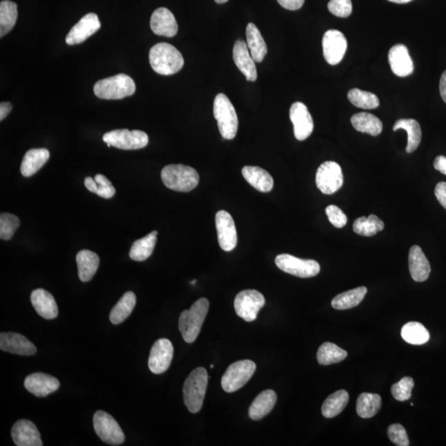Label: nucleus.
<instances>
[{
    "label": "nucleus",
    "instance_id": "f257e3e1",
    "mask_svg": "<svg viewBox=\"0 0 446 446\" xmlns=\"http://www.w3.org/2000/svg\"><path fill=\"white\" fill-rule=\"evenodd\" d=\"M149 61L154 72L162 76L176 74L185 64L182 54L174 45L166 43L152 47L149 53Z\"/></svg>",
    "mask_w": 446,
    "mask_h": 446
},
{
    "label": "nucleus",
    "instance_id": "f03ea898",
    "mask_svg": "<svg viewBox=\"0 0 446 446\" xmlns=\"http://www.w3.org/2000/svg\"><path fill=\"white\" fill-rule=\"evenodd\" d=\"M208 310L210 302L207 298H202L197 300L190 310L183 311L179 316V332L187 343H193L197 339Z\"/></svg>",
    "mask_w": 446,
    "mask_h": 446
},
{
    "label": "nucleus",
    "instance_id": "7ed1b4c3",
    "mask_svg": "<svg viewBox=\"0 0 446 446\" xmlns=\"http://www.w3.org/2000/svg\"><path fill=\"white\" fill-rule=\"evenodd\" d=\"M208 375L203 367L192 371L183 387V401L192 414H197L203 407L207 386Z\"/></svg>",
    "mask_w": 446,
    "mask_h": 446
},
{
    "label": "nucleus",
    "instance_id": "20e7f679",
    "mask_svg": "<svg viewBox=\"0 0 446 446\" xmlns=\"http://www.w3.org/2000/svg\"><path fill=\"white\" fill-rule=\"evenodd\" d=\"M161 179L170 190L190 192L198 186L199 176L197 170L185 165H169L161 170Z\"/></svg>",
    "mask_w": 446,
    "mask_h": 446
},
{
    "label": "nucleus",
    "instance_id": "39448f33",
    "mask_svg": "<svg viewBox=\"0 0 446 446\" xmlns=\"http://www.w3.org/2000/svg\"><path fill=\"white\" fill-rule=\"evenodd\" d=\"M135 91L134 81L124 74L99 81L94 87L95 95L103 99H122L132 95Z\"/></svg>",
    "mask_w": 446,
    "mask_h": 446
},
{
    "label": "nucleus",
    "instance_id": "423d86ee",
    "mask_svg": "<svg viewBox=\"0 0 446 446\" xmlns=\"http://www.w3.org/2000/svg\"><path fill=\"white\" fill-rule=\"evenodd\" d=\"M214 118L224 139H234L239 130V119L234 106L224 94L216 96L214 103Z\"/></svg>",
    "mask_w": 446,
    "mask_h": 446
},
{
    "label": "nucleus",
    "instance_id": "0eeeda50",
    "mask_svg": "<svg viewBox=\"0 0 446 446\" xmlns=\"http://www.w3.org/2000/svg\"><path fill=\"white\" fill-rule=\"evenodd\" d=\"M103 140L108 148L114 147L126 151L144 148L149 143L147 133L139 130L129 131L128 129L108 132L103 135Z\"/></svg>",
    "mask_w": 446,
    "mask_h": 446
},
{
    "label": "nucleus",
    "instance_id": "6e6552de",
    "mask_svg": "<svg viewBox=\"0 0 446 446\" xmlns=\"http://www.w3.org/2000/svg\"><path fill=\"white\" fill-rule=\"evenodd\" d=\"M256 369L255 363L249 360L233 363L222 378V387L227 393L239 390L253 376Z\"/></svg>",
    "mask_w": 446,
    "mask_h": 446
},
{
    "label": "nucleus",
    "instance_id": "1a4fd4ad",
    "mask_svg": "<svg viewBox=\"0 0 446 446\" xmlns=\"http://www.w3.org/2000/svg\"><path fill=\"white\" fill-rule=\"evenodd\" d=\"M94 428L104 443L110 445H120L124 443L125 436L116 420L110 414L103 411L95 412Z\"/></svg>",
    "mask_w": 446,
    "mask_h": 446
},
{
    "label": "nucleus",
    "instance_id": "9d476101",
    "mask_svg": "<svg viewBox=\"0 0 446 446\" xmlns=\"http://www.w3.org/2000/svg\"><path fill=\"white\" fill-rule=\"evenodd\" d=\"M275 264L283 272L299 278L314 277L320 273V265L314 260H303L289 254L275 258Z\"/></svg>",
    "mask_w": 446,
    "mask_h": 446
},
{
    "label": "nucleus",
    "instance_id": "9b49d317",
    "mask_svg": "<svg viewBox=\"0 0 446 446\" xmlns=\"http://www.w3.org/2000/svg\"><path fill=\"white\" fill-rule=\"evenodd\" d=\"M343 170L335 161H326L319 166L316 174V185L324 194H333L343 185Z\"/></svg>",
    "mask_w": 446,
    "mask_h": 446
},
{
    "label": "nucleus",
    "instance_id": "f8f14e48",
    "mask_svg": "<svg viewBox=\"0 0 446 446\" xmlns=\"http://www.w3.org/2000/svg\"><path fill=\"white\" fill-rule=\"evenodd\" d=\"M265 299L259 291L247 290L236 295L234 307L236 314L245 322H253L257 318L258 312L265 306Z\"/></svg>",
    "mask_w": 446,
    "mask_h": 446
},
{
    "label": "nucleus",
    "instance_id": "ddd939ff",
    "mask_svg": "<svg viewBox=\"0 0 446 446\" xmlns=\"http://www.w3.org/2000/svg\"><path fill=\"white\" fill-rule=\"evenodd\" d=\"M323 56L328 64L335 65L343 59L347 49V40L343 33L332 29L323 39Z\"/></svg>",
    "mask_w": 446,
    "mask_h": 446
},
{
    "label": "nucleus",
    "instance_id": "4468645a",
    "mask_svg": "<svg viewBox=\"0 0 446 446\" xmlns=\"http://www.w3.org/2000/svg\"><path fill=\"white\" fill-rule=\"evenodd\" d=\"M216 228L220 247L225 252H232L237 245V233L234 220L229 212L220 210L216 212Z\"/></svg>",
    "mask_w": 446,
    "mask_h": 446
},
{
    "label": "nucleus",
    "instance_id": "2eb2a0df",
    "mask_svg": "<svg viewBox=\"0 0 446 446\" xmlns=\"http://www.w3.org/2000/svg\"><path fill=\"white\" fill-rule=\"evenodd\" d=\"M174 347L168 339H160L154 343L148 360V367L152 373L161 374L165 372L172 364Z\"/></svg>",
    "mask_w": 446,
    "mask_h": 446
},
{
    "label": "nucleus",
    "instance_id": "dca6fc26",
    "mask_svg": "<svg viewBox=\"0 0 446 446\" xmlns=\"http://www.w3.org/2000/svg\"><path fill=\"white\" fill-rule=\"evenodd\" d=\"M290 116L294 124L296 139L304 141L308 139L314 131V123L305 104L301 102L292 104Z\"/></svg>",
    "mask_w": 446,
    "mask_h": 446
},
{
    "label": "nucleus",
    "instance_id": "f3484780",
    "mask_svg": "<svg viewBox=\"0 0 446 446\" xmlns=\"http://www.w3.org/2000/svg\"><path fill=\"white\" fill-rule=\"evenodd\" d=\"M101 27L99 17L95 14H88L83 17L74 26L70 29L65 37V43L68 45L82 43Z\"/></svg>",
    "mask_w": 446,
    "mask_h": 446
},
{
    "label": "nucleus",
    "instance_id": "a211bd4d",
    "mask_svg": "<svg viewBox=\"0 0 446 446\" xmlns=\"http://www.w3.org/2000/svg\"><path fill=\"white\" fill-rule=\"evenodd\" d=\"M26 389L37 397L44 398L59 389L60 382L55 377L44 373H34L25 378Z\"/></svg>",
    "mask_w": 446,
    "mask_h": 446
},
{
    "label": "nucleus",
    "instance_id": "6ab92c4d",
    "mask_svg": "<svg viewBox=\"0 0 446 446\" xmlns=\"http://www.w3.org/2000/svg\"><path fill=\"white\" fill-rule=\"evenodd\" d=\"M1 351L19 356H33L37 347L26 337L15 332H1L0 334Z\"/></svg>",
    "mask_w": 446,
    "mask_h": 446
},
{
    "label": "nucleus",
    "instance_id": "aec40b11",
    "mask_svg": "<svg viewBox=\"0 0 446 446\" xmlns=\"http://www.w3.org/2000/svg\"><path fill=\"white\" fill-rule=\"evenodd\" d=\"M12 438L18 446L43 445L35 424L28 420H19L12 428Z\"/></svg>",
    "mask_w": 446,
    "mask_h": 446
},
{
    "label": "nucleus",
    "instance_id": "412c9836",
    "mask_svg": "<svg viewBox=\"0 0 446 446\" xmlns=\"http://www.w3.org/2000/svg\"><path fill=\"white\" fill-rule=\"evenodd\" d=\"M389 61L392 72L398 77L410 76L414 72V61L405 45H394L389 50Z\"/></svg>",
    "mask_w": 446,
    "mask_h": 446
},
{
    "label": "nucleus",
    "instance_id": "4be33fe9",
    "mask_svg": "<svg viewBox=\"0 0 446 446\" xmlns=\"http://www.w3.org/2000/svg\"><path fill=\"white\" fill-rule=\"evenodd\" d=\"M233 60L247 81L254 82L257 80L256 61H254L247 44L244 41H236L233 48Z\"/></svg>",
    "mask_w": 446,
    "mask_h": 446
},
{
    "label": "nucleus",
    "instance_id": "5701e85b",
    "mask_svg": "<svg viewBox=\"0 0 446 446\" xmlns=\"http://www.w3.org/2000/svg\"><path fill=\"white\" fill-rule=\"evenodd\" d=\"M151 28L155 34L172 37L177 34L178 24L174 14L168 8H159L154 11Z\"/></svg>",
    "mask_w": 446,
    "mask_h": 446
},
{
    "label": "nucleus",
    "instance_id": "b1692460",
    "mask_svg": "<svg viewBox=\"0 0 446 446\" xmlns=\"http://www.w3.org/2000/svg\"><path fill=\"white\" fill-rule=\"evenodd\" d=\"M408 265L412 279L416 282H424L431 274V265L422 248L418 245L412 247L408 255Z\"/></svg>",
    "mask_w": 446,
    "mask_h": 446
},
{
    "label": "nucleus",
    "instance_id": "393cba45",
    "mask_svg": "<svg viewBox=\"0 0 446 446\" xmlns=\"http://www.w3.org/2000/svg\"><path fill=\"white\" fill-rule=\"evenodd\" d=\"M31 302L37 314L45 319H54L58 316V307L52 294L43 289L32 291Z\"/></svg>",
    "mask_w": 446,
    "mask_h": 446
},
{
    "label": "nucleus",
    "instance_id": "a878e982",
    "mask_svg": "<svg viewBox=\"0 0 446 446\" xmlns=\"http://www.w3.org/2000/svg\"><path fill=\"white\" fill-rule=\"evenodd\" d=\"M245 181L262 193H268L274 187V179L265 170L258 166H245L241 170Z\"/></svg>",
    "mask_w": 446,
    "mask_h": 446
},
{
    "label": "nucleus",
    "instance_id": "bb28decb",
    "mask_svg": "<svg viewBox=\"0 0 446 446\" xmlns=\"http://www.w3.org/2000/svg\"><path fill=\"white\" fill-rule=\"evenodd\" d=\"M49 158L50 152L48 149L29 150L25 154L22 165H21V173L24 177L32 176L47 163Z\"/></svg>",
    "mask_w": 446,
    "mask_h": 446
},
{
    "label": "nucleus",
    "instance_id": "cd10ccee",
    "mask_svg": "<svg viewBox=\"0 0 446 446\" xmlns=\"http://www.w3.org/2000/svg\"><path fill=\"white\" fill-rule=\"evenodd\" d=\"M277 401V395L274 390L268 389L262 392L254 400L249 408V416L252 420H258L267 416Z\"/></svg>",
    "mask_w": 446,
    "mask_h": 446
},
{
    "label": "nucleus",
    "instance_id": "c85d7f7f",
    "mask_svg": "<svg viewBox=\"0 0 446 446\" xmlns=\"http://www.w3.org/2000/svg\"><path fill=\"white\" fill-rule=\"evenodd\" d=\"M77 263L79 278L82 282H89L97 272L99 257L97 254L89 251V250H82L77 254Z\"/></svg>",
    "mask_w": 446,
    "mask_h": 446
},
{
    "label": "nucleus",
    "instance_id": "c756f323",
    "mask_svg": "<svg viewBox=\"0 0 446 446\" xmlns=\"http://www.w3.org/2000/svg\"><path fill=\"white\" fill-rule=\"evenodd\" d=\"M247 47L251 55L257 63L263 61L268 48L259 29L255 24L250 23L247 27Z\"/></svg>",
    "mask_w": 446,
    "mask_h": 446
},
{
    "label": "nucleus",
    "instance_id": "7c9ffc66",
    "mask_svg": "<svg viewBox=\"0 0 446 446\" xmlns=\"http://www.w3.org/2000/svg\"><path fill=\"white\" fill-rule=\"evenodd\" d=\"M403 129L407 132V145L406 152L412 153L419 147L422 141V129L418 121L411 119H399L394 125L393 130Z\"/></svg>",
    "mask_w": 446,
    "mask_h": 446
},
{
    "label": "nucleus",
    "instance_id": "2f4dec72",
    "mask_svg": "<svg viewBox=\"0 0 446 446\" xmlns=\"http://www.w3.org/2000/svg\"><path fill=\"white\" fill-rule=\"evenodd\" d=\"M351 121L352 126L358 132L377 136L383 131V123L381 119L369 112H360L353 115Z\"/></svg>",
    "mask_w": 446,
    "mask_h": 446
},
{
    "label": "nucleus",
    "instance_id": "473e14b6",
    "mask_svg": "<svg viewBox=\"0 0 446 446\" xmlns=\"http://www.w3.org/2000/svg\"><path fill=\"white\" fill-rule=\"evenodd\" d=\"M136 303V295L133 292H127L118 303L112 308L110 318L111 323L119 325L124 322L134 310Z\"/></svg>",
    "mask_w": 446,
    "mask_h": 446
},
{
    "label": "nucleus",
    "instance_id": "72a5a7b5",
    "mask_svg": "<svg viewBox=\"0 0 446 446\" xmlns=\"http://www.w3.org/2000/svg\"><path fill=\"white\" fill-rule=\"evenodd\" d=\"M157 234L156 231H153L143 239L136 241L132 245L130 254H129L131 259L139 262L148 259L155 249Z\"/></svg>",
    "mask_w": 446,
    "mask_h": 446
},
{
    "label": "nucleus",
    "instance_id": "f704fd0d",
    "mask_svg": "<svg viewBox=\"0 0 446 446\" xmlns=\"http://www.w3.org/2000/svg\"><path fill=\"white\" fill-rule=\"evenodd\" d=\"M367 291L365 287H358L345 292L332 299V306L336 310H347L357 307L365 298Z\"/></svg>",
    "mask_w": 446,
    "mask_h": 446
},
{
    "label": "nucleus",
    "instance_id": "c9c22d12",
    "mask_svg": "<svg viewBox=\"0 0 446 446\" xmlns=\"http://www.w3.org/2000/svg\"><path fill=\"white\" fill-rule=\"evenodd\" d=\"M382 399L375 394L363 393L357 399L356 412L362 418H371L381 409Z\"/></svg>",
    "mask_w": 446,
    "mask_h": 446
},
{
    "label": "nucleus",
    "instance_id": "e433bc0d",
    "mask_svg": "<svg viewBox=\"0 0 446 446\" xmlns=\"http://www.w3.org/2000/svg\"><path fill=\"white\" fill-rule=\"evenodd\" d=\"M349 394L345 390L336 391L325 400L322 414L326 418H335L345 409L349 402Z\"/></svg>",
    "mask_w": 446,
    "mask_h": 446
},
{
    "label": "nucleus",
    "instance_id": "4c0bfd02",
    "mask_svg": "<svg viewBox=\"0 0 446 446\" xmlns=\"http://www.w3.org/2000/svg\"><path fill=\"white\" fill-rule=\"evenodd\" d=\"M401 335L403 339L411 345H423L430 340V333L427 329L422 323L416 322H410L404 325Z\"/></svg>",
    "mask_w": 446,
    "mask_h": 446
},
{
    "label": "nucleus",
    "instance_id": "58836bf2",
    "mask_svg": "<svg viewBox=\"0 0 446 446\" xmlns=\"http://www.w3.org/2000/svg\"><path fill=\"white\" fill-rule=\"evenodd\" d=\"M18 19V6L10 0L0 3V37H3L15 26Z\"/></svg>",
    "mask_w": 446,
    "mask_h": 446
},
{
    "label": "nucleus",
    "instance_id": "ea45409f",
    "mask_svg": "<svg viewBox=\"0 0 446 446\" xmlns=\"http://www.w3.org/2000/svg\"><path fill=\"white\" fill-rule=\"evenodd\" d=\"M385 228V223L376 215H369V218L361 216L353 224V230L358 235L373 236Z\"/></svg>",
    "mask_w": 446,
    "mask_h": 446
},
{
    "label": "nucleus",
    "instance_id": "a19ab883",
    "mask_svg": "<svg viewBox=\"0 0 446 446\" xmlns=\"http://www.w3.org/2000/svg\"><path fill=\"white\" fill-rule=\"evenodd\" d=\"M86 189L103 199H111L116 194V190L112 183L103 174H96L94 179L86 177L85 179Z\"/></svg>",
    "mask_w": 446,
    "mask_h": 446
},
{
    "label": "nucleus",
    "instance_id": "79ce46f5",
    "mask_svg": "<svg viewBox=\"0 0 446 446\" xmlns=\"http://www.w3.org/2000/svg\"><path fill=\"white\" fill-rule=\"evenodd\" d=\"M347 352L331 343H325L318 349V361L320 365H329L336 364L347 357Z\"/></svg>",
    "mask_w": 446,
    "mask_h": 446
},
{
    "label": "nucleus",
    "instance_id": "37998d69",
    "mask_svg": "<svg viewBox=\"0 0 446 446\" xmlns=\"http://www.w3.org/2000/svg\"><path fill=\"white\" fill-rule=\"evenodd\" d=\"M348 99L353 105L363 110H374L379 106V99L370 92L352 89L348 92Z\"/></svg>",
    "mask_w": 446,
    "mask_h": 446
},
{
    "label": "nucleus",
    "instance_id": "c03bdc74",
    "mask_svg": "<svg viewBox=\"0 0 446 446\" xmlns=\"http://www.w3.org/2000/svg\"><path fill=\"white\" fill-rule=\"evenodd\" d=\"M20 226V219L18 216L2 212L0 215V239L4 241L10 240Z\"/></svg>",
    "mask_w": 446,
    "mask_h": 446
},
{
    "label": "nucleus",
    "instance_id": "a18cd8bd",
    "mask_svg": "<svg viewBox=\"0 0 446 446\" xmlns=\"http://www.w3.org/2000/svg\"><path fill=\"white\" fill-rule=\"evenodd\" d=\"M415 383L411 377H404L398 383L392 386L391 392L398 401L404 402L410 399Z\"/></svg>",
    "mask_w": 446,
    "mask_h": 446
},
{
    "label": "nucleus",
    "instance_id": "49530a36",
    "mask_svg": "<svg viewBox=\"0 0 446 446\" xmlns=\"http://www.w3.org/2000/svg\"><path fill=\"white\" fill-rule=\"evenodd\" d=\"M387 436L392 443L396 445L408 446L410 445L405 428L402 425L398 423L391 425L387 428Z\"/></svg>",
    "mask_w": 446,
    "mask_h": 446
},
{
    "label": "nucleus",
    "instance_id": "de8ad7c7",
    "mask_svg": "<svg viewBox=\"0 0 446 446\" xmlns=\"http://www.w3.org/2000/svg\"><path fill=\"white\" fill-rule=\"evenodd\" d=\"M328 10L339 18H347L352 12V0H330Z\"/></svg>",
    "mask_w": 446,
    "mask_h": 446
},
{
    "label": "nucleus",
    "instance_id": "09e8293b",
    "mask_svg": "<svg viewBox=\"0 0 446 446\" xmlns=\"http://www.w3.org/2000/svg\"><path fill=\"white\" fill-rule=\"evenodd\" d=\"M328 220L336 228H343L347 223V216L343 210L336 205H329L326 208Z\"/></svg>",
    "mask_w": 446,
    "mask_h": 446
},
{
    "label": "nucleus",
    "instance_id": "8fccbe9b",
    "mask_svg": "<svg viewBox=\"0 0 446 446\" xmlns=\"http://www.w3.org/2000/svg\"><path fill=\"white\" fill-rule=\"evenodd\" d=\"M435 195L439 203L446 210V183L440 182L437 183L435 189Z\"/></svg>",
    "mask_w": 446,
    "mask_h": 446
},
{
    "label": "nucleus",
    "instance_id": "3c124183",
    "mask_svg": "<svg viewBox=\"0 0 446 446\" xmlns=\"http://www.w3.org/2000/svg\"><path fill=\"white\" fill-rule=\"evenodd\" d=\"M277 1L286 10L294 11L301 8L305 0H277Z\"/></svg>",
    "mask_w": 446,
    "mask_h": 446
},
{
    "label": "nucleus",
    "instance_id": "603ef678",
    "mask_svg": "<svg viewBox=\"0 0 446 446\" xmlns=\"http://www.w3.org/2000/svg\"><path fill=\"white\" fill-rule=\"evenodd\" d=\"M434 168L446 176V156H437L434 161Z\"/></svg>",
    "mask_w": 446,
    "mask_h": 446
},
{
    "label": "nucleus",
    "instance_id": "864d4df0",
    "mask_svg": "<svg viewBox=\"0 0 446 446\" xmlns=\"http://www.w3.org/2000/svg\"><path fill=\"white\" fill-rule=\"evenodd\" d=\"M12 104L8 102H3L0 104V120L3 121L12 110Z\"/></svg>",
    "mask_w": 446,
    "mask_h": 446
},
{
    "label": "nucleus",
    "instance_id": "5fc2aeb1",
    "mask_svg": "<svg viewBox=\"0 0 446 446\" xmlns=\"http://www.w3.org/2000/svg\"><path fill=\"white\" fill-rule=\"evenodd\" d=\"M440 93L441 98L444 100V102L446 103V70L441 76L440 81Z\"/></svg>",
    "mask_w": 446,
    "mask_h": 446
},
{
    "label": "nucleus",
    "instance_id": "6e6d98bb",
    "mask_svg": "<svg viewBox=\"0 0 446 446\" xmlns=\"http://www.w3.org/2000/svg\"><path fill=\"white\" fill-rule=\"evenodd\" d=\"M390 2L396 3H407L412 1V0H389Z\"/></svg>",
    "mask_w": 446,
    "mask_h": 446
},
{
    "label": "nucleus",
    "instance_id": "4d7b16f0",
    "mask_svg": "<svg viewBox=\"0 0 446 446\" xmlns=\"http://www.w3.org/2000/svg\"><path fill=\"white\" fill-rule=\"evenodd\" d=\"M227 1L228 0H215V2L218 3H227Z\"/></svg>",
    "mask_w": 446,
    "mask_h": 446
},
{
    "label": "nucleus",
    "instance_id": "13d9d810",
    "mask_svg": "<svg viewBox=\"0 0 446 446\" xmlns=\"http://www.w3.org/2000/svg\"><path fill=\"white\" fill-rule=\"evenodd\" d=\"M196 282H197V281H196V279H194V281H192V282H191V285H194V283H195Z\"/></svg>",
    "mask_w": 446,
    "mask_h": 446
}]
</instances>
